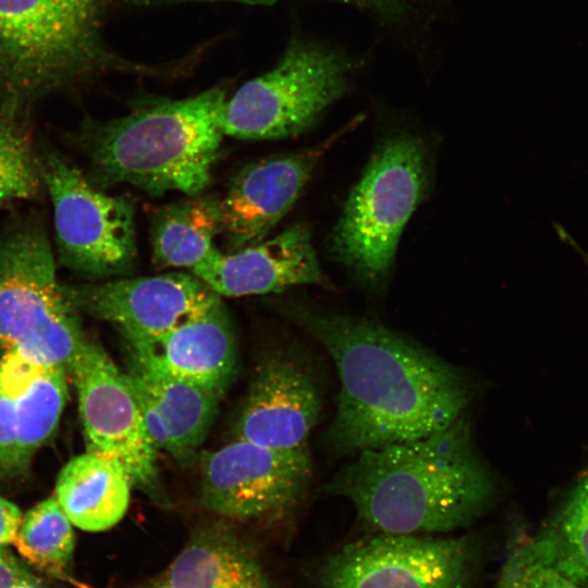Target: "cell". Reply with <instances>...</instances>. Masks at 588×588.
Returning <instances> with one entry per match:
<instances>
[{"mask_svg": "<svg viewBox=\"0 0 588 588\" xmlns=\"http://www.w3.org/2000/svg\"><path fill=\"white\" fill-rule=\"evenodd\" d=\"M87 340L45 228L35 218L17 220L0 237V353L69 375Z\"/></svg>", "mask_w": 588, "mask_h": 588, "instance_id": "cell-7", "label": "cell"}, {"mask_svg": "<svg viewBox=\"0 0 588 588\" xmlns=\"http://www.w3.org/2000/svg\"><path fill=\"white\" fill-rule=\"evenodd\" d=\"M126 373L147 390L163 417L174 444L173 458L182 466L193 463L212 426L221 397L133 350Z\"/></svg>", "mask_w": 588, "mask_h": 588, "instance_id": "cell-17", "label": "cell"}, {"mask_svg": "<svg viewBox=\"0 0 588 588\" xmlns=\"http://www.w3.org/2000/svg\"><path fill=\"white\" fill-rule=\"evenodd\" d=\"M66 375L61 367L13 353L0 360V387L15 403L22 471L59 425L68 400Z\"/></svg>", "mask_w": 588, "mask_h": 588, "instance_id": "cell-18", "label": "cell"}, {"mask_svg": "<svg viewBox=\"0 0 588 588\" xmlns=\"http://www.w3.org/2000/svg\"><path fill=\"white\" fill-rule=\"evenodd\" d=\"M154 588H173V587H171L169 584L166 583L163 585H160V586L154 587Z\"/></svg>", "mask_w": 588, "mask_h": 588, "instance_id": "cell-32", "label": "cell"}, {"mask_svg": "<svg viewBox=\"0 0 588 588\" xmlns=\"http://www.w3.org/2000/svg\"><path fill=\"white\" fill-rule=\"evenodd\" d=\"M126 376L137 401L142 419L151 443L157 451H167L173 457L174 444L163 417L157 409L147 390L136 379L127 373Z\"/></svg>", "mask_w": 588, "mask_h": 588, "instance_id": "cell-28", "label": "cell"}, {"mask_svg": "<svg viewBox=\"0 0 588 588\" xmlns=\"http://www.w3.org/2000/svg\"><path fill=\"white\" fill-rule=\"evenodd\" d=\"M192 273L219 296L260 295L295 285L326 284L305 223L232 254L218 249Z\"/></svg>", "mask_w": 588, "mask_h": 588, "instance_id": "cell-15", "label": "cell"}, {"mask_svg": "<svg viewBox=\"0 0 588 588\" xmlns=\"http://www.w3.org/2000/svg\"><path fill=\"white\" fill-rule=\"evenodd\" d=\"M173 588H269L253 550L223 525L197 531L169 567Z\"/></svg>", "mask_w": 588, "mask_h": 588, "instance_id": "cell-20", "label": "cell"}, {"mask_svg": "<svg viewBox=\"0 0 588 588\" xmlns=\"http://www.w3.org/2000/svg\"><path fill=\"white\" fill-rule=\"evenodd\" d=\"M321 488L378 532L419 536L469 526L502 492L467 413L426 437L355 454Z\"/></svg>", "mask_w": 588, "mask_h": 588, "instance_id": "cell-2", "label": "cell"}, {"mask_svg": "<svg viewBox=\"0 0 588 588\" xmlns=\"http://www.w3.org/2000/svg\"><path fill=\"white\" fill-rule=\"evenodd\" d=\"M76 387L87 452L117 461L132 486L168 504L151 443L125 372L95 341L87 340L70 373Z\"/></svg>", "mask_w": 588, "mask_h": 588, "instance_id": "cell-10", "label": "cell"}, {"mask_svg": "<svg viewBox=\"0 0 588 588\" xmlns=\"http://www.w3.org/2000/svg\"><path fill=\"white\" fill-rule=\"evenodd\" d=\"M480 552L478 539L470 536L378 532L332 554L321 588H471Z\"/></svg>", "mask_w": 588, "mask_h": 588, "instance_id": "cell-9", "label": "cell"}, {"mask_svg": "<svg viewBox=\"0 0 588 588\" xmlns=\"http://www.w3.org/2000/svg\"><path fill=\"white\" fill-rule=\"evenodd\" d=\"M280 309L327 351L339 378L326 441L336 456L426 437L468 409L464 371L382 323L296 303Z\"/></svg>", "mask_w": 588, "mask_h": 588, "instance_id": "cell-1", "label": "cell"}, {"mask_svg": "<svg viewBox=\"0 0 588 588\" xmlns=\"http://www.w3.org/2000/svg\"><path fill=\"white\" fill-rule=\"evenodd\" d=\"M427 136L408 127L385 133L351 191L328 252L369 293L389 280L401 234L432 183Z\"/></svg>", "mask_w": 588, "mask_h": 588, "instance_id": "cell-5", "label": "cell"}, {"mask_svg": "<svg viewBox=\"0 0 588 588\" xmlns=\"http://www.w3.org/2000/svg\"><path fill=\"white\" fill-rule=\"evenodd\" d=\"M541 531L559 565L588 588V463Z\"/></svg>", "mask_w": 588, "mask_h": 588, "instance_id": "cell-22", "label": "cell"}, {"mask_svg": "<svg viewBox=\"0 0 588 588\" xmlns=\"http://www.w3.org/2000/svg\"><path fill=\"white\" fill-rule=\"evenodd\" d=\"M65 289L81 313L111 322L128 344L151 341L221 298L198 277L182 272Z\"/></svg>", "mask_w": 588, "mask_h": 588, "instance_id": "cell-12", "label": "cell"}, {"mask_svg": "<svg viewBox=\"0 0 588 588\" xmlns=\"http://www.w3.org/2000/svg\"><path fill=\"white\" fill-rule=\"evenodd\" d=\"M21 471L15 403L0 387V476H13Z\"/></svg>", "mask_w": 588, "mask_h": 588, "instance_id": "cell-26", "label": "cell"}, {"mask_svg": "<svg viewBox=\"0 0 588 588\" xmlns=\"http://www.w3.org/2000/svg\"><path fill=\"white\" fill-rule=\"evenodd\" d=\"M21 522L20 509L0 497V548L14 541Z\"/></svg>", "mask_w": 588, "mask_h": 588, "instance_id": "cell-29", "label": "cell"}, {"mask_svg": "<svg viewBox=\"0 0 588 588\" xmlns=\"http://www.w3.org/2000/svg\"><path fill=\"white\" fill-rule=\"evenodd\" d=\"M360 120L309 149L279 154L243 168L221 204V234L231 252L265 240L290 211L324 152Z\"/></svg>", "mask_w": 588, "mask_h": 588, "instance_id": "cell-14", "label": "cell"}, {"mask_svg": "<svg viewBox=\"0 0 588 588\" xmlns=\"http://www.w3.org/2000/svg\"><path fill=\"white\" fill-rule=\"evenodd\" d=\"M220 199L193 195L160 209L151 224V250L160 268L193 269L218 248Z\"/></svg>", "mask_w": 588, "mask_h": 588, "instance_id": "cell-21", "label": "cell"}, {"mask_svg": "<svg viewBox=\"0 0 588 588\" xmlns=\"http://www.w3.org/2000/svg\"><path fill=\"white\" fill-rule=\"evenodd\" d=\"M44 188L39 152L20 115L0 112V206Z\"/></svg>", "mask_w": 588, "mask_h": 588, "instance_id": "cell-24", "label": "cell"}, {"mask_svg": "<svg viewBox=\"0 0 588 588\" xmlns=\"http://www.w3.org/2000/svg\"><path fill=\"white\" fill-rule=\"evenodd\" d=\"M311 476L309 453L285 452L243 439L200 460V500L231 519L281 517L302 499Z\"/></svg>", "mask_w": 588, "mask_h": 588, "instance_id": "cell-11", "label": "cell"}, {"mask_svg": "<svg viewBox=\"0 0 588 588\" xmlns=\"http://www.w3.org/2000/svg\"><path fill=\"white\" fill-rule=\"evenodd\" d=\"M107 0H0V112L21 115L118 61L102 40Z\"/></svg>", "mask_w": 588, "mask_h": 588, "instance_id": "cell-4", "label": "cell"}, {"mask_svg": "<svg viewBox=\"0 0 588 588\" xmlns=\"http://www.w3.org/2000/svg\"><path fill=\"white\" fill-rule=\"evenodd\" d=\"M13 588H35L32 584L28 581L20 583L19 585L14 586Z\"/></svg>", "mask_w": 588, "mask_h": 588, "instance_id": "cell-31", "label": "cell"}, {"mask_svg": "<svg viewBox=\"0 0 588 588\" xmlns=\"http://www.w3.org/2000/svg\"><path fill=\"white\" fill-rule=\"evenodd\" d=\"M320 408L318 384L305 364L287 353L268 354L252 376L234 424L236 439L309 453L308 441Z\"/></svg>", "mask_w": 588, "mask_h": 588, "instance_id": "cell-13", "label": "cell"}, {"mask_svg": "<svg viewBox=\"0 0 588 588\" xmlns=\"http://www.w3.org/2000/svg\"><path fill=\"white\" fill-rule=\"evenodd\" d=\"M128 345L171 373L220 397L235 373V340L221 298L158 338Z\"/></svg>", "mask_w": 588, "mask_h": 588, "instance_id": "cell-16", "label": "cell"}, {"mask_svg": "<svg viewBox=\"0 0 588 588\" xmlns=\"http://www.w3.org/2000/svg\"><path fill=\"white\" fill-rule=\"evenodd\" d=\"M132 482L114 460L87 452L70 460L56 483V499L72 525L107 530L127 511Z\"/></svg>", "mask_w": 588, "mask_h": 588, "instance_id": "cell-19", "label": "cell"}, {"mask_svg": "<svg viewBox=\"0 0 588 588\" xmlns=\"http://www.w3.org/2000/svg\"><path fill=\"white\" fill-rule=\"evenodd\" d=\"M186 1L204 0H130L132 4L151 7ZM211 1V0H208ZM249 3H271L280 0H232ZM346 5L364 15L372 25L383 24L390 21L402 8L405 0H326Z\"/></svg>", "mask_w": 588, "mask_h": 588, "instance_id": "cell-27", "label": "cell"}, {"mask_svg": "<svg viewBox=\"0 0 588 588\" xmlns=\"http://www.w3.org/2000/svg\"><path fill=\"white\" fill-rule=\"evenodd\" d=\"M370 62L369 52L296 34L275 66L226 99L224 134L241 139L298 135L353 93Z\"/></svg>", "mask_w": 588, "mask_h": 588, "instance_id": "cell-6", "label": "cell"}, {"mask_svg": "<svg viewBox=\"0 0 588 588\" xmlns=\"http://www.w3.org/2000/svg\"><path fill=\"white\" fill-rule=\"evenodd\" d=\"M225 101L224 90L215 87L87 123L75 137L89 161L86 175L101 189L125 183L155 196L199 195L210 183L225 135Z\"/></svg>", "mask_w": 588, "mask_h": 588, "instance_id": "cell-3", "label": "cell"}, {"mask_svg": "<svg viewBox=\"0 0 588 588\" xmlns=\"http://www.w3.org/2000/svg\"><path fill=\"white\" fill-rule=\"evenodd\" d=\"M28 579L26 571L9 552L0 548V588H13Z\"/></svg>", "mask_w": 588, "mask_h": 588, "instance_id": "cell-30", "label": "cell"}, {"mask_svg": "<svg viewBox=\"0 0 588 588\" xmlns=\"http://www.w3.org/2000/svg\"><path fill=\"white\" fill-rule=\"evenodd\" d=\"M495 588H585L556 562L542 534L526 537L509 553Z\"/></svg>", "mask_w": 588, "mask_h": 588, "instance_id": "cell-25", "label": "cell"}, {"mask_svg": "<svg viewBox=\"0 0 588 588\" xmlns=\"http://www.w3.org/2000/svg\"><path fill=\"white\" fill-rule=\"evenodd\" d=\"M13 542L33 564L60 572L69 563L74 548L72 523L57 499L48 498L22 517Z\"/></svg>", "mask_w": 588, "mask_h": 588, "instance_id": "cell-23", "label": "cell"}, {"mask_svg": "<svg viewBox=\"0 0 588 588\" xmlns=\"http://www.w3.org/2000/svg\"><path fill=\"white\" fill-rule=\"evenodd\" d=\"M39 160L59 264L89 278L128 274L137 253L132 201L106 194L54 150L40 151Z\"/></svg>", "mask_w": 588, "mask_h": 588, "instance_id": "cell-8", "label": "cell"}]
</instances>
